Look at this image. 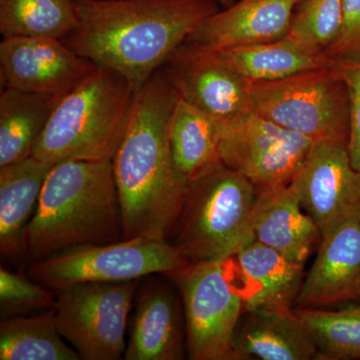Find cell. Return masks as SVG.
I'll use <instances>...</instances> for the list:
<instances>
[{
	"label": "cell",
	"mask_w": 360,
	"mask_h": 360,
	"mask_svg": "<svg viewBox=\"0 0 360 360\" xmlns=\"http://www.w3.org/2000/svg\"><path fill=\"white\" fill-rule=\"evenodd\" d=\"M177 98L163 70L135 96L127 131L112 160L123 239L167 238L181 212L189 182L175 167L169 139Z\"/></svg>",
	"instance_id": "cell-1"
},
{
	"label": "cell",
	"mask_w": 360,
	"mask_h": 360,
	"mask_svg": "<svg viewBox=\"0 0 360 360\" xmlns=\"http://www.w3.org/2000/svg\"><path fill=\"white\" fill-rule=\"evenodd\" d=\"M78 23L63 41L139 89L210 16L215 0H75Z\"/></svg>",
	"instance_id": "cell-2"
},
{
	"label": "cell",
	"mask_w": 360,
	"mask_h": 360,
	"mask_svg": "<svg viewBox=\"0 0 360 360\" xmlns=\"http://www.w3.org/2000/svg\"><path fill=\"white\" fill-rule=\"evenodd\" d=\"M112 160H65L47 174L26 229L27 255L42 259L84 245L122 240Z\"/></svg>",
	"instance_id": "cell-3"
},
{
	"label": "cell",
	"mask_w": 360,
	"mask_h": 360,
	"mask_svg": "<svg viewBox=\"0 0 360 360\" xmlns=\"http://www.w3.org/2000/svg\"><path fill=\"white\" fill-rule=\"evenodd\" d=\"M136 94L120 72L96 66L54 108L32 156L53 165L65 160H112Z\"/></svg>",
	"instance_id": "cell-4"
},
{
	"label": "cell",
	"mask_w": 360,
	"mask_h": 360,
	"mask_svg": "<svg viewBox=\"0 0 360 360\" xmlns=\"http://www.w3.org/2000/svg\"><path fill=\"white\" fill-rule=\"evenodd\" d=\"M255 196L250 180L219 162L189 184L174 245L189 262L231 259L255 240Z\"/></svg>",
	"instance_id": "cell-5"
},
{
	"label": "cell",
	"mask_w": 360,
	"mask_h": 360,
	"mask_svg": "<svg viewBox=\"0 0 360 360\" xmlns=\"http://www.w3.org/2000/svg\"><path fill=\"white\" fill-rule=\"evenodd\" d=\"M333 66L281 79L251 82V110L312 141L348 146L347 92Z\"/></svg>",
	"instance_id": "cell-6"
},
{
	"label": "cell",
	"mask_w": 360,
	"mask_h": 360,
	"mask_svg": "<svg viewBox=\"0 0 360 360\" xmlns=\"http://www.w3.org/2000/svg\"><path fill=\"white\" fill-rule=\"evenodd\" d=\"M191 264L167 238L142 236L108 245L72 246L37 260L30 274L37 283L60 291L82 283L136 281L169 274Z\"/></svg>",
	"instance_id": "cell-7"
},
{
	"label": "cell",
	"mask_w": 360,
	"mask_h": 360,
	"mask_svg": "<svg viewBox=\"0 0 360 360\" xmlns=\"http://www.w3.org/2000/svg\"><path fill=\"white\" fill-rule=\"evenodd\" d=\"M191 262L174 276L184 302L186 350L193 360H236L234 340L245 295L232 283L227 262Z\"/></svg>",
	"instance_id": "cell-8"
},
{
	"label": "cell",
	"mask_w": 360,
	"mask_h": 360,
	"mask_svg": "<svg viewBox=\"0 0 360 360\" xmlns=\"http://www.w3.org/2000/svg\"><path fill=\"white\" fill-rule=\"evenodd\" d=\"M137 283H82L58 291L54 305L59 333L85 360L124 356L125 328Z\"/></svg>",
	"instance_id": "cell-9"
},
{
	"label": "cell",
	"mask_w": 360,
	"mask_h": 360,
	"mask_svg": "<svg viewBox=\"0 0 360 360\" xmlns=\"http://www.w3.org/2000/svg\"><path fill=\"white\" fill-rule=\"evenodd\" d=\"M219 127L220 161L255 188L290 184L314 142L255 111Z\"/></svg>",
	"instance_id": "cell-10"
},
{
	"label": "cell",
	"mask_w": 360,
	"mask_h": 360,
	"mask_svg": "<svg viewBox=\"0 0 360 360\" xmlns=\"http://www.w3.org/2000/svg\"><path fill=\"white\" fill-rule=\"evenodd\" d=\"M290 186L321 238L348 222H360V172L347 144L315 141Z\"/></svg>",
	"instance_id": "cell-11"
},
{
	"label": "cell",
	"mask_w": 360,
	"mask_h": 360,
	"mask_svg": "<svg viewBox=\"0 0 360 360\" xmlns=\"http://www.w3.org/2000/svg\"><path fill=\"white\" fill-rule=\"evenodd\" d=\"M162 70L180 98L219 124L252 111L250 80L208 51L184 42Z\"/></svg>",
	"instance_id": "cell-12"
},
{
	"label": "cell",
	"mask_w": 360,
	"mask_h": 360,
	"mask_svg": "<svg viewBox=\"0 0 360 360\" xmlns=\"http://www.w3.org/2000/svg\"><path fill=\"white\" fill-rule=\"evenodd\" d=\"M96 66L61 39L8 37L0 44L4 87L65 96Z\"/></svg>",
	"instance_id": "cell-13"
},
{
	"label": "cell",
	"mask_w": 360,
	"mask_h": 360,
	"mask_svg": "<svg viewBox=\"0 0 360 360\" xmlns=\"http://www.w3.org/2000/svg\"><path fill=\"white\" fill-rule=\"evenodd\" d=\"M300 0H236L201 23L186 44L214 51L286 37Z\"/></svg>",
	"instance_id": "cell-14"
},
{
	"label": "cell",
	"mask_w": 360,
	"mask_h": 360,
	"mask_svg": "<svg viewBox=\"0 0 360 360\" xmlns=\"http://www.w3.org/2000/svg\"><path fill=\"white\" fill-rule=\"evenodd\" d=\"M360 296V222H348L326 234L304 276L296 307H324Z\"/></svg>",
	"instance_id": "cell-15"
},
{
	"label": "cell",
	"mask_w": 360,
	"mask_h": 360,
	"mask_svg": "<svg viewBox=\"0 0 360 360\" xmlns=\"http://www.w3.org/2000/svg\"><path fill=\"white\" fill-rule=\"evenodd\" d=\"M255 240L305 264L321 233L290 184L257 188L252 212Z\"/></svg>",
	"instance_id": "cell-16"
},
{
	"label": "cell",
	"mask_w": 360,
	"mask_h": 360,
	"mask_svg": "<svg viewBox=\"0 0 360 360\" xmlns=\"http://www.w3.org/2000/svg\"><path fill=\"white\" fill-rule=\"evenodd\" d=\"M236 359L309 360L316 347L295 309L262 307L246 309L236 340Z\"/></svg>",
	"instance_id": "cell-17"
},
{
	"label": "cell",
	"mask_w": 360,
	"mask_h": 360,
	"mask_svg": "<svg viewBox=\"0 0 360 360\" xmlns=\"http://www.w3.org/2000/svg\"><path fill=\"white\" fill-rule=\"evenodd\" d=\"M184 356L179 303L165 285L149 283L139 295L124 359L179 360Z\"/></svg>",
	"instance_id": "cell-18"
},
{
	"label": "cell",
	"mask_w": 360,
	"mask_h": 360,
	"mask_svg": "<svg viewBox=\"0 0 360 360\" xmlns=\"http://www.w3.org/2000/svg\"><path fill=\"white\" fill-rule=\"evenodd\" d=\"M53 165L30 156L0 167V252L2 257L27 255L28 217L37 208Z\"/></svg>",
	"instance_id": "cell-19"
},
{
	"label": "cell",
	"mask_w": 360,
	"mask_h": 360,
	"mask_svg": "<svg viewBox=\"0 0 360 360\" xmlns=\"http://www.w3.org/2000/svg\"><path fill=\"white\" fill-rule=\"evenodd\" d=\"M234 257L251 285V293L245 298V310L262 307L292 309L302 290L304 264L255 239Z\"/></svg>",
	"instance_id": "cell-20"
},
{
	"label": "cell",
	"mask_w": 360,
	"mask_h": 360,
	"mask_svg": "<svg viewBox=\"0 0 360 360\" xmlns=\"http://www.w3.org/2000/svg\"><path fill=\"white\" fill-rule=\"evenodd\" d=\"M63 96L4 87L0 96V167L32 155L37 139Z\"/></svg>",
	"instance_id": "cell-21"
},
{
	"label": "cell",
	"mask_w": 360,
	"mask_h": 360,
	"mask_svg": "<svg viewBox=\"0 0 360 360\" xmlns=\"http://www.w3.org/2000/svg\"><path fill=\"white\" fill-rule=\"evenodd\" d=\"M206 51L250 82L281 79L303 71L333 68L335 63L328 56L303 51L285 37L266 44Z\"/></svg>",
	"instance_id": "cell-22"
},
{
	"label": "cell",
	"mask_w": 360,
	"mask_h": 360,
	"mask_svg": "<svg viewBox=\"0 0 360 360\" xmlns=\"http://www.w3.org/2000/svg\"><path fill=\"white\" fill-rule=\"evenodd\" d=\"M169 139L175 167L189 184L221 162L219 123L179 96Z\"/></svg>",
	"instance_id": "cell-23"
},
{
	"label": "cell",
	"mask_w": 360,
	"mask_h": 360,
	"mask_svg": "<svg viewBox=\"0 0 360 360\" xmlns=\"http://www.w3.org/2000/svg\"><path fill=\"white\" fill-rule=\"evenodd\" d=\"M65 340L56 326L53 307L33 316H7L0 323V359H82Z\"/></svg>",
	"instance_id": "cell-24"
},
{
	"label": "cell",
	"mask_w": 360,
	"mask_h": 360,
	"mask_svg": "<svg viewBox=\"0 0 360 360\" xmlns=\"http://www.w3.org/2000/svg\"><path fill=\"white\" fill-rule=\"evenodd\" d=\"M78 23L75 0H0L2 37L65 39Z\"/></svg>",
	"instance_id": "cell-25"
},
{
	"label": "cell",
	"mask_w": 360,
	"mask_h": 360,
	"mask_svg": "<svg viewBox=\"0 0 360 360\" xmlns=\"http://www.w3.org/2000/svg\"><path fill=\"white\" fill-rule=\"evenodd\" d=\"M309 330L316 359H360V305L338 310L295 309Z\"/></svg>",
	"instance_id": "cell-26"
},
{
	"label": "cell",
	"mask_w": 360,
	"mask_h": 360,
	"mask_svg": "<svg viewBox=\"0 0 360 360\" xmlns=\"http://www.w3.org/2000/svg\"><path fill=\"white\" fill-rule=\"evenodd\" d=\"M341 20L342 0H300L285 39L307 53L326 56Z\"/></svg>",
	"instance_id": "cell-27"
},
{
	"label": "cell",
	"mask_w": 360,
	"mask_h": 360,
	"mask_svg": "<svg viewBox=\"0 0 360 360\" xmlns=\"http://www.w3.org/2000/svg\"><path fill=\"white\" fill-rule=\"evenodd\" d=\"M56 302L54 293L42 284L4 267L0 269V309L4 314L13 316L52 309Z\"/></svg>",
	"instance_id": "cell-28"
},
{
	"label": "cell",
	"mask_w": 360,
	"mask_h": 360,
	"mask_svg": "<svg viewBox=\"0 0 360 360\" xmlns=\"http://www.w3.org/2000/svg\"><path fill=\"white\" fill-rule=\"evenodd\" d=\"M333 68L347 89L349 108L348 155L352 167L360 172V54L338 59Z\"/></svg>",
	"instance_id": "cell-29"
},
{
	"label": "cell",
	"mask_w": 360,
	"mask_h": 360,
	"mask_svg": "<svg viewBox=\"0 0 360 360\" xmlns=\"http://www.w3.org/2000/svg\"><path fill=\"white\" fill-rule=\"evenodd\" d=\"M360 54V0H342L340 33L326 56L333 60Z\"/></svg>",
	"instance_id": "cell-30"
},
{
	"label": "cell",
	"mask_w": 360,
	"mask_h": 360,
	"mask_svg": "<svg viewBox=\"0 0 360 360\" xmlns=\"http://www.w3.org/2000/svg\"><path fill=\"white\" fill-rule=\"evenodd\" d=\"M215 1H217L219 6H224V8H225V7L232 6V4L236 2V0H215Z\"/></svg>",
	"instance_id": "cell-31"
}]
</instances>
